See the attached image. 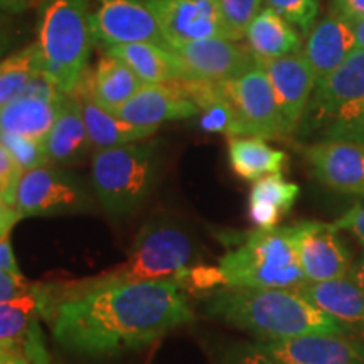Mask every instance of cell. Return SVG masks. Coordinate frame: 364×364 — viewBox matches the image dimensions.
Wrapping results in <instances>:
<instances>
[{
  "label": "cell",
  "mask_w": 364,
  "mask_h": 364,
  "mask_svg": "<svg viewBox=\"0 0 364 364\" xmlns=\"http://www.w3.org/2000/svg\"><path fill=\"white\" fill-rule=\"evenodd\" d=\"M331 14L354 22L364 17V0H332Z\"/></svg>",
  "instance_id": "cell-39"
},
{
  "label": "cell",
  "mask_w": 364,
  "mask_h": 364,
  "mask_svg": "<svg viewBox=\"0 0 364 364\" xmlns=\"http://www.w3.org/2000/svg\"><path fill=\"white\" fill-rule=\"evenodd\" d=\"M230 166L245 181H258L270 174H282L289 162L285 152L277 150L258 136H233L228 140Z\"/></svg>",
  "instance_id": "cell-26"
},
{
  "label": "cell",
  "mask_w": 364,
  "mask_h": 364,
  "mask_svg": "<svg viewBox=\"0 0 364 364\" xmlns=\"http://www.w3.org/2000/svg\"><path fill=\"white\" fill-rule=\"evenodd\" d=\"M294 290L339 321L353 338L364 341V292L354 282L349 279L307 282Z\"/></svg>",
  "instance_id": "cell-21"
},
{
  "label": "cell",
  "mask_w": 364,
  "mask_h": 364,
  "mask_svg": "<svg viewBox=\"0 0 364 364\" xmlns=\"http://www.w3.org/2000/svg\"><path fill=\"white\" fill-rule=\"evenodd\" d=\"M354 36H356V49H364V17L351 22Z\"/></svg>",
  "instance_id": "cell-45"
},
{
  "label": "cell",
  "mask_w": 364,
  "mask_h": 364,
  "mask_svg": "<svg viewBox=\"0 0 364 364\" xmlns=\"http://www.w3.org/2000/svg\"><path fill=\"white\" fill-rule=\"evenodd\" d=\"M346 279H349L351 282H354V284H356L359 289H361L363 292H364V253L358 258L356 262L353 263L351 270H349L348 277H346Z\"/></svg>",
  "instance_id": "cell-43"
},
{
  "label": "cell",
  "mask_w": 364,
  "mask_h": 364,
  "mask_svg": "<svg viewBox=\"0 0 364 364\" xmlns=\"http://www.w3.org/2000/svg\"><path fill=\"white\" fill-rule=\"evenodd\" d=\"M73 97L80 100L90 142L95 150L142 142L159 130L154 127L132 125L117 117L115 113L103 110L97 103L91 102L88 97H80V95H73Z\"/></svg>",
  "instance_id": "cell-25"
},
{
  "label": "cell",
  "mask_w": 364,
  "mask_h": 364,
  "mask_svg": "<svg viewBox=\"0 0 364 364\" xmlns=\"http://www.w3.org/2000/svg\"><path fill=\"white\" fill-rule=\"evenodd\" d=\"M199 113L198 107L177 91L172 83L145 85L124 107L115 112L117 117L136 127L159 129L166 122L186 120Z\"/></svg>",
  "instance_id": "cell-19"
},
{
  "label": "cell",
  "mask_w": 364,
  "mask_h": 364,
  "mask_svg": "<svg viewBox=\"0 0 364 364\" xmlns=\"http://www.w3.org/2000/svg\"><path fill=\"white\" fill-rule=\"evenodd\" d=\"M300 188L294 182L284 179L282 174H270L255 181L252 191H250V201H262L273 204L282 213H289L297 201Z\"/></svg>",
  "instance_id": "cell-29"
},
{
  "label": "cell",
  "mask_w": 364,
  "mask_h": 364,
  "mask_svg": "<svg viewBox=\"0 0 364 364\" xmlns=\"http://www.w3.org/2000/svg\"><path fill=\"white\" fill-rule=\"evenodd\" d=\"M9 44H11V34H9V21L4 16V12H0V56L7 51Z\"/></svg>",
  "instance_id": "cell-44"
},
{
  "label": "cell",
  "mask_w": 364,
  "mask_h": 364,
  "mask_svg": "<svg viewBox=\"0 0 364 364\" xmlns=\"http://www.w3.org/2000/svg\"><path fill=\"white\" fill-rule=\"evenodd\" d=\"M91 147L93 145L90 142L80 100L68 95L58 120L44 139L48 162L58 166H76L88 157Z\"/></svg>",
  "instance_id": "cell-22"
},
{
  "label": "cell",
  "mask_w": 364,
  "mask_h": 364,
  "mask_svg": "<svg viewBox=\"0 0 364 364\" xmlns=\"http://www.w3.org/2000/svg\"><path fill=\"white\" fill-rule=\"evenodd\" d=\"M220 364H287L268 353L262 344L236 343L220 353Z\"/></svg>",
  "instance_id": "cell-33"
},
{
  "label": "cell",
  "mask_w": 364,
  "mask_h": 364,
  "mask_svg": "<svg viewBox=\"0 0 364 364\" xmlns=\"http://www.w3.org/2000/svg\"><path fill=\"white\" fill-rule=\"evenodd\" d=\"M356 49L353 24L336 14H327L307 34L306 54L316 85L331 76Z\"/></svg>",
  "instance_id": "cell-20"
},
{
  "label": "cell",
  "mask_w": 364,
  "mask_h": 364,
  "mask_svg": "<svg viewBox=\"0 0 364 364\" xmlns=\"http://www.w3.org/2000/svg\"><path fill=\"white\" fill-rule=\"evenodd\" d=\"M169 49L181 65L182 78L228 81L257 66L247 43L228 38H209L172 44Z\"/></svg>",
  "instance_id": "cell-12"
},
{
  "label": "cell",
  "mask_w": 364,
  "mask_h": 364,
  "mask_svg": "<svg viewBox=\"0 0 364 364\" xmlns=\"http://www.w3.org/2000/svg\"><path fill=\"white\" fill-rule=\"evenodd\" d=\"M334 225L339 230L351 231L364 245V206H361V204H356L349 211H346L338 221H334Z\"/></svg>",
  "instance_id": "cell-38"
},
{
  "label": "cell",
  "mask_w": 364,
  "mask_h": 364,
  "mask_svg": "<svg viewBox=\"0 0 364 364\" xmlns=\"http://www.w3.org/2000/svg\"><path fill=\"white\" fill-rule=\"evenodd\" d=\"M204 316L255 334L262 341H284L306 334L351 336L334 317L307 302L294 289L225 287L204 295Z\"/></svg>",
  "instance_id": "cell-2"
},
{
  "label": "cell",
  "mask_w": 364,
  "mask_h": 364,
  "mask_svg": "<svg viewBox=\"0 0 364 364\" xmlns=\"http://www.w3.org/2000/svg\"><path fill=\"white\" fill-rule=\"evenodd\" d=\"M228 33L233 41L245 39L248 26L262 11L263 0H218Z\"/></svg>",
  "instance_id": "cell-31"
},
{
  "label": "cell",
  "mask_w": 364,
  "mask_h": 364,
  "mask_svg": "<svg viewBox=\"0 0 364 364\" xmlns=\"http://www.w3.org/2000/svg\"><path fill=\"white\" fill-rule=\"evenodd\" d=\"M161 172L157 142L97 149L91 154V186L110 216L122 218L142 208Z\"/></svg>",
  "instance_id": "cell-6"
},
{
  "label": "cell",
  "mask_w": 364,
  "mask_h": 364,
  "mask_svg": "<svg viewBox=\"0 0 364 364\" xmlns=\"http://www.w3.org/2000/svg\"><path fill=\"white\" fill-rule=\"evenodd\" d=\"M287 364H364V341L343 334H306L260 343Z\"/></svg>",
  "instance_id": "cell-17"
},
{
  "label": "cell",
  "mask_w": 364,
  "mask_h": 364,
  "mask_svg": "<svg viewBox=\"0 0 364 364\" xmlns=\"http://www.w3.org/2000/svg\"><path fill=\"white\" fill-rule=\"evenodd\" d=\"M297 134L302 139L364 144V49L316 85Z\"/></svg>",
  "instance_id": "cell-5"
},
{
  "label": "cell",
  "mask_w": 364,
  "mask_h": 364,
  "mask_svg": "<svg viewBox=\"0 0 364 364\" xmlns=\"http://www.w3.org/2000/svg\"><path fill=\"white\" fill-rule=\"evenodd\" d=\"M34 289L36 284L27 282L21 272L0 270V304L31 295Z\"/></svg>",
  "instance_id": "cell-35"
},
{
  "label": "cell",
  "mask_w": 364,
  "mask_h": 364,
  "mask_svg": "<svg viewBox=\"0 0 364 364\" xmlns=\"http://www.w3.org/2000/svg\"><path fill=\"white\" fill-rule=\"evenodd\" d=\"M289 228L307 282H329L348 277L353 265L351 252L334 223L300 221Z\"/></svg>",
  "instance_id": "cell-11"
},
{
  "label": "cell",
  "mask_w": 364,
  "mask_h": 364,
  "mask_svg": "<svg viewBox=\"0 0 364 364\" xmlns=\"http://www.w3.org/2000/svg\"><path fill=\"white\" fill-rule=\"evenodd\" d=\"M196 258L198 247L189 231L171 218H156L145 223L136 235L129 260L113 270L71 284L36 287L39 312L44 316L61 300L76 297L97 287L172 279L193 267Z\"/></svg>",
  "instance_id": "cell-3"
},
{
  "label": "cell",
  "mask_w": 364,
  "mask_h": 364,
  "mask_svg": "<svg viewBox=\"0 0 364 364\" xmlns=\"http://www.w3.org/2000/svg\"><path fill=\"white\" fill-rule=\"evenodd\" d=\"M24 172L14 161L12 154L0 144V194L9 206L16 208V191Z\"/></svg>",
  "instance_id": "cell-34"
},
{
  "label": "cell",
  "mask_w": 364,
  "mask_h": 364,
  "mask_svg": "<svg viewBox=\"0 0 364 364\" xmlns=\"http://www.w3.org/2000/svg\"><path fill=\"white\" fill-rule=\"evenodd\" d=\"M220 85L223 95L235 105L247 135L263 140L289 139L272 83L262 66L257 65L238 78L220 81Z\"/></svg>",
  "instance_id": "cell-9"
},
{
  "label": "cell",
  "mask_w": 364,
  "mask_h": 364,
  "mask_svg": "<svg viewBox=\"0 0 364 364\" xmlns=\"http://www.w3.org/2000/svg\"><path fill=\"white\" fill-rule=\"evenodd\" d=\"M105 53L122 59L145 85H164L182 78L181 65L169 46L132 43L112 46Z\"/></svg>",
  "instance_id": "cell-24"
},
{
  "label": "cell",
  "mask_w": 364,
  "mask_h": 364,
  "mask_svg": "<svg viewBox=\"0 0 364 364\" xmlns=\"http://www.w3.org/2000/svg\"><path fill=\"white\" fill-rule=\"evenodd\" d=\"M21 220L22 218L19 216V213L16 211V208L9 206V204L4 201L2 194H0V241L7 238L9 233H11L12 226Z\"/></svg>",
  "instance_id": "cell-40"
},
{
  "label": "cell",
  "mask_w": 364,
  "mask_h": 364,
  "mask_svg": "<svg viewBox=\"0 0 364 364\" xmlns=\"http://www.w3.org/2000/svg\"><path fill=\"white\" fill-rule=\"evenodd\" d=\"M270 80L277 105L284 118L289 135L297 134L307 105L316 90V78L302 51L289 56L260 63Z\"/></svg>",
  "instance_id": "cell-16"
},
{
  "label": "cell",
  "mask_w": 364,
  "mask_h": 364,
  "mask_svg": "<svg viewBox=\"0 0 364 364\" xmlns=\"http://www.w3.org/2000/svg\"><path fill=\"white\" fill-rule=\"evenodd\" d=\"M0 364H33L26 353V341L22 338L0 341Z\"/></svg>",
  "instance_id": "cell-37"
},
{
  "label": "cell",
  "mask_w": 364,
  "mask_h": 364,
  "mask_svg": "<svg viewBox=\"0 0 364 364\" xmlns=\"http://www.w3.org/2000/svg\"><path fill=\"white\" fill-rule=\"evenodd\" d=\"M245 43L257 65L300 53L302 48V39L295 27L270 7L257 14L245 34Z\"/></svg>",
  "instance_id": "cell-23"
},
{
  "label": "cell",
  "mask_w": 364,
  "mask_h": 364,
  "mask_svg": "<svg viewBox=\"0 0 364 364\" xmlns=\"http://www.w3.org/2000/svg\"><path fill=\"white\" fill-rule=\"evenodd\" d=\"M282 216H284V213H282L277 206H273V204L262 201H250V220L253 221L255 226L260 228V230L275 228Z\"/></svg>",
  "instance_id": "cell-36"
},
{
  "label": "cell",
  "mask_w": 364,
  "mask_h": 364,
  "mask_svg": "<svg viewBox=\"0 0 364 364\" xmlns=\"http://www.w3.org/2000/svg\"><path fill=\"white\" fill-rule=\"evenodd\" d=\"M38 44L46 76L70 95L86 71L93 44L90 0H46Z\"/></svg>",
  "instance_id": "cell-7"
},
{
  "label": "cell",
  "mask_w": 364,
  "mask_h": 364,
  "mask_svg": "<svg viewBox=\"0 0 364 364\" xmlns=\"http://www.w3.org/2000/svg\"><path fill=\"white\" fill-rule=\"evenodd\" d=\"M63 349L83 358H112L156 343L194 321L177 277L112 284L56 304L43 316Z\"/></svg>",
  "instance_id": "cell-1"
},
{
  "label": "cell",
  "mask_w": 364,
  "mask_h": 364,
  "mask_svg": "<svg viewBox=\"0 0 364 364\" xmlns=\"http://www.w3.org/2000/svg\"><path fill=\"white\" fill-rule=\"evenodd\" d=\"M43 71V58L38 43L0 61V108L24 93L36 76Z\"/></svg>",
  "instance_id": "cell-27"
},
{
  "label": "cell",
  "mask_w": 364,
  "mask_h": 364,
  "mask_svg": "<svg viewBox=\"0 0 364 364\" xmlns=\"http://www.w3.org/2000/svg\"><path fill=\"white\" fill-rule=\"evenodd\" d=\"M270 7L287 22L297 27L302 34H309L316 26L321 2L318 0H265Z\"/></svg>",
  "instance_id": "cell-32"
},
{
  "label": "cell",
  "mask_w": 364,
  "mask_h": 364,
  "mask_svg": "<svg viewBox=\"0 0 364 364\" xmlns=\"http://www.w3.org/2000/svg\"><path fill=\"white\" fill-rule=\"evenodd\" d=\"M144 86V81L122 59L105 53L95 70L83 73L70 95L88 97L103 110L115 113Z\"/></svg>",
  "instance_id": "cell-18"
},
{
  "label": "cell",
  "mask_w": 364,
  "mask_h": 364,
  "mask_svg": "<svg viewBox=\"0 0 364 364\" xmlns=\"http://www.w3.org/2000/svg\"><path fill=\"white\" fill-rule=\"evenodd\" d=\"M159 22L167 46L230 38L218 0H144Z\"/></svg>",
  "instance_id": "cell-14"
},
{
  "label": "cell",
  "mask_w": 364,
  "mask_h": 364,
  "mask_svg": "<svg viewBox=\"0 0 364 364\" xmlns=\"http://www.w3.org/2000/svg\"><path fill=\"white\" fill-rule=\"evenodd\" d=\"M0 144L12 154L14 161L21 167L22 172L36 169V167L48 166L44 140L29 139V136L0 134Z\"/></svg>",
  "instance_id": "cell-30"
},
{
  "label": "cell",
  "mask_w": 364,
  "mask_h": 364,
  "mask_svg": "<svg viewBox=\"0 0 364 364\" xmlns=\"http://www.w3.org/2000/svg\"><path fill=\"white\" fill-rule=\"evenodd\" d=\"M68 95L63 93L44 71H41L24 93L0 108V134L44 140L58 120Z\"/></svg>",
  "instance_id": "cell-13"
},
{
  "label": "cell",
  "mask_w": 364,
  "mask_h": 364,
  "mask_svg": "<svg viewBox=\"0 0 364 364\" xmlns=\"http://www.w3.org/2000/svg\"><path fill=\"white\" fill-rule=\"evenodd\" d=\"M90 27L93 43L107 49L132 43L167 46L144 0H90Z\"/></svg>",
  "instance_id": "cell-10"
},
{
  "label": "cell",
  "mask_w": 364,
  "mask_h": 364,
  "mask_svg": "<svg viewBox=\"0 0 364 364\" xmlns=\"http://www.w3.org/2000/svg\"><path fill=\"white\" fill-rule=\"evenodd\" d=\"M318 182L336 193L364 196V144L324 140L304 147Z\"/></svg>",
  "instance_id": "cell-15"
},
{
  "label": "cell",
  "mask_w": 364,
  "mask_h": 364,
  "mask_svg": "<svg viewBox=\"0 0 364 364\" xmlns=\"http://www.w3.org/2000/svg\"><path fill=\"white\" fill-rule=\"evenodd\" d=\"M0 270L19 272V267H17L16 257H14L12 243L11 240H9V236L0 241Z\"/></svg>",
  "instance_id": "cell-42"
},
{
  "label": "cell",
  "mask_w": 364,
  "mask_h": 364,
  "mask_svg": "<svg viewBox=\"0 0 364 364\" xmlns=\"http://www.w3.org/2000/svg\"><path fill=\"white\" fill-rule=\"evenodd\" d=\"M220 260L226 287L245 289H297L307 284L295 253L289 226L235 235Z\"/></svg>",
  "instance_id": "cell-4"
},
{
  "label": "cell",
  "mask_w": 364,
  "mask_h": 364,
  "mask_svg": "<svg viewBox=\"0 0 364 364\" xmlns=\"http://www.w3.org/2000/svg\"><path fill=\"white\" fill-rule=\"evenodd\" d=\"M46 0H0V12L4 14H22L44 6Z\"/></svg>",
  "instance_id": "cell-41"
},
{
  "label": "cell",
  "mask_w": 364,
  "mask_h": 364,
  "mask_svg": "<svg viewBox=\"0 0 364 364\" xmlns=\"http://www.w3.org/2000/svg\"><path fill=\"white\" fill-rule=\"evenodd\" d=\"M39 300L36 289L31 295L0 304V341L19 339L38 324Z\"/></svg>",
  "instance_id": "cell-28"
},
{
  "label": "cell",
  "mask_w": 364,
  "mask_h": 364,
  "mask_svg": "<svg viewBox=\"0 0 364 364\" xmlns=\"http://www.w3.org/2000/svg\"><path fill=\"white\" fill-rule=\"evenodd\" d=\"M93 209V196L83 181L70 172L41 166L22 174L16 191V211L19 216H61Z\"/></svg>",
  "instance_id": "cell-8"
}]
</instances>
